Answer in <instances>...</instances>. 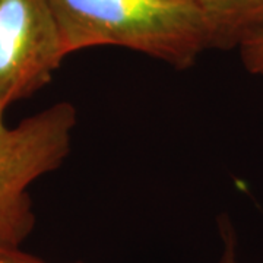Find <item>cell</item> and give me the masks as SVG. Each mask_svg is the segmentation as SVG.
<instances>
[{
	"label": "cell",
	"instance_id": "3",
	"mask_svg": "<svg viewBox=\"0 0 263 263\" xmlns=\"http://www.w3.org/2000/svg\"><path fill=\"white\" fill-rule=\"evenodd\" d=\"M65 57L48 0H0V107L44 88Z\"/></svg>",
	"mask_w": 263,
	"mask_h": 263
},
{
	"label": "cell",
	"instance_id": "7",
	"mask_svg": "<svg viewBox=\"0 0 263 263\" xmlns=\"http://www.w3.org/2000/svg\"><path fill=\"white\" fill-rule=\"evenodd\" d=\"M0 263H48L46 260H41L32 254L22 252L19 247L13 246H2L0 245ZM84 263V262H75Z\"/></svg>",
	"mask_w": 263,
	"mask_h": 263
},
{
	"label": "cell",
	"instance_id": "2",
	"mask_svg": "<svg viewBox=\"0 0 263 263\" xmlns=\"http://www.w3.org/2000/svg\"><path fill=\"white\" fill-rule=\"evenodd\" d=\"M5 110L0 107V245L21 247L35 226L28 187L69 157L78 111L62 101L10 127Z\"/></svg>",
	"mask_w": 263,
	"mask_h": 263
},
{
	"label": "cell",
	"instance_id": "5",
	"mask_svg": "<svg viewBox=\"0 0 263 263\" xmlns=\"http://www.w3.org/2000/svg\"><path fill=\"white\" fill-rule=\"evenodd\" d=\"M218 233L221 238V253L218 263H240L237 231L228 215H221L218 218Z\"/></svg>",
	"mask_w": 263,
	"mask_h": 263
},
{
	"label": "cell",
	"instance_id": "6",
	"mask_svg": "<svg viewBox=\"0 0 263 263\" xmlns=\"http://www.w3.org/2000/svg\"><path fill=\"white\" fill-rule=\"evenodd\" d=\"M241 65L250 75L263 79V35L254 38L238 50Z\"/></svg>",
	"mask_w": 263,
	"mask_h": 263
},
{
	"label": "cell",
	"instance_id": "1",
	"mask_svg": "<svg viewBox=\"0 0 263 263\" xmlns=\"http://www.w3.org/2000/svg\"><path fill=\"white\" fill-rule=\"evenodd\" d=\"M66 56L91 47L133 50L187 69L209 47L193 0H48Z\"/></svg>",
	"mask_w": 263,
	"mask_h": 263
},
{
	"label": "cell",
	"instance_id": "4",
	"mask_svg": "<svg viewBox=\"0 0 263 263\" xmlns=\"http://www.w3.org/2000/svg\"><path fill=\"white\" fill-rule=\"evenodd\" d=\"M202 13L211 50H240L263 35V0H193Z\"/></svg>",
	"mask_w": 263,
	"mask_h": 263
}]
</instances>
